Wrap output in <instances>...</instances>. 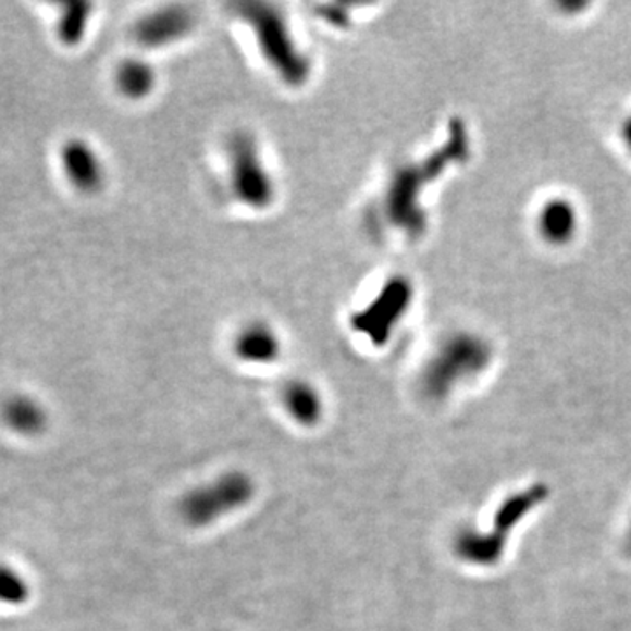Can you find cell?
<instances>
[{"label":"cell","mask_w":631,"mask_h":631,"mask_svg":"<svg viewBox=\"0 0 631 631\" xmlns=\"http://www.w3.org/2000/svg\"><path fill=\"white\" fill-rule=\"evenodd\" d=\"M255 496V483L248 473H223L211 483L189 490L180 504L181 518L194 528L209 527L221 518L243 509Z\"/></svg>","instance_id":"1"},{"label":"cell","mask_w":631,"mask_h":631,"mask_svg":"<svg viewBox=\"0 0 631 631\" xmlns=\"http://www.w3.org/2000/svg\"><path fill=\"white\" fill-rule=\"evenodd\" d=\"M487 351L475 338L460 337L438 349L423 372L421 386L432 400L446 398L458 384L486 367Z\"/></svg>","instance_id":"2"},{"label":"cell","mask_w":631,"mask_h":631,"mask_svg":"<svg viewBox=\"0 0 631 631\" xmlns=\"http://www.w3.org/2000/svg\"><path fill=\"white\" fill-rule=\"evenodd\" d=\"M544 493L542 490H530L521 496L510 498L504 504L495 518L496 532H475L465 530L456 536L455 550L467 564L493 565L500 558L504 550L505 536L509 535L510 528L521 521L528 510L532 509L536 502L541 500Z\"/></svg>","instance_id":"3"},{"label":"cell","mask_w":631,"mask_h":631,"mask_svg":"<svg viewBox=\"0 0 631 631\" xmlns=\"http://www.w3.org/2000/svg\"><path fill=\"white\" fill-rule=\"evenodd\" d=\"M60 162L69 183L83 194H95L104 185V163L90 143L69 139L60 149Z\"/></svg>","instance_id":"4"},{"label":"cell","mask_w":631,"mask_h":631,"mask_svg":"<svg viewBox=\"0 0 631 631\" xmlns=\"http://www.w3.org/2000/svg\"><path fill=\"white\" fill-rule=\"evenodd\" d=\"M0 418L5 426L20 437L41 435L50 423V418L41 401L28 395H13L5 398L0 407Z\"/></svg>","instance_id":"5"},{"label":"cell","mask_w":631,"mask_h":631,"mask_svg":"<svg viewBox=\"0 0 631 631\" xmlns=\"http://www.w3.org/2000/svg\"><path fill=\"white\" fill-rule=\"evenodd\" d=\"M185 28H188V18L183 11H157L139 20L134 28V36L145 48H160L183 36Z\"/></svg>","instance_id":"6"},{"label":"cell","mask_w":631,"mask_h":631,"mask_svg":"<svg viewBox=\"0 0 631 631\" xmlns=\"http://www.w3.org/2000/svg\"><path fill=\"white\" fill-rule=\"evenodd\" d=\"M255 151H244L240 146L235 149V186L252 203H262L271 195V185L265 183V172L255 157Z\"/></svg>","instance_id":"7"},{"label":"cell","mask_w":631,"mask_h":631,"mask_svg":"<svg viewBox=\"0 0 631 631\" xmlns=\"http://www.w3.org/2000/svg\"><path fill=\"white\" fill-rule=\"evenodd\" d=\"M284 407L288 415L304 426H314L323 416V400L320 393L306 381H292L283 392Z\"/></svg>","instance_id":"8"},{"label":"cell","mask_w":631,"mask_h":631,"mask_svg":"<svg viewBox=\"0 0 631 631\" xmlns=\"http://www.w3.org/2000/svg\"><path fill=\"white\" fill-rule=\"evenodd\" d=\"M539 226L546 239L564 243L576 234L578 211L567 200H550L539 214Z\"/></svg>","instance_id":"9"},{"label":"cell","mask_w":631,"mask_h":631,"mask_svg":"<svg viewBox=\"0 0 631 631\" xmlns=\"http://www.w3.org/2000/svg\"><path fill=\"white\" fill-rule=\"evenodd\" d=\"M235 351L243 360L252 361V363H269L280 355V343L271 330L252 325L244 330L237 338Z\"/></svg>","instance_id":"10"},{"label":"cell","mask_w":631,"mask_h":631,"mask_svg":"<svg viewBox=\"0 0 631 631\" xmlns=\"http://www.w3.org/2000/svg\"><path fill=\"white\" fill-rule=\"evenodd\" d=\"M91 14H94V5L88 2H71L63 5L57 20L59 41L69 48L82 45L90 27Z\"/></svg>","instance_id":"11"},{"label":"cell","mask_w":631,"mask_h":631,"mask_svg":"<svg viewBox=\"0 0 631 631\" xmlns=\"http://www.w3.org/2000/svg\"><path fill=\"white\" fill-rule=\"evenodd\" d=\"M154 71L146 60L128 59L116 71V86L128 99H143L153 90Z\"/></svg>","instance_id":"12"},{"label":"cell","mask_w":631,"mask_h":631,"mask_svg":"<svg viewBox=\"0 0 631 631\" xmlns=\"http://www.w3.org/2000/svg\"><path fill=\"white\" fill-rule=\"evenodd\" d=\"M30 598V584L18 568L0 564V605L18 607Z\"/></svg>","instance_id":"13"},{"label":"cell","mask_w":631,"mask_h":631,"mask_svg":"<svg viewBox=\"0 0 631 631\" xmlns=\"http://www.w3.org/2000/svg\"><path fill=\"white\" fill-rule=\"evenodd\" d=\"M624 139H627V143L631 148V116L628 117V122L624 123Z\"/></svg>","instance_id":"14"},{"label":"cell","mask_w":631,"mask_h":631,"mask_svg":"<svg viewBox=\"0 0 631 631\" xmlns=\"http://www.w3.org/2000/svg\"><path fill=\"white\" fill-rule=\"evenodd\" d=\"M627 546L630 547V550H631V527H630V530H628V542H627Z\"/></svg>","instance_id":"15"}]
</instances>
